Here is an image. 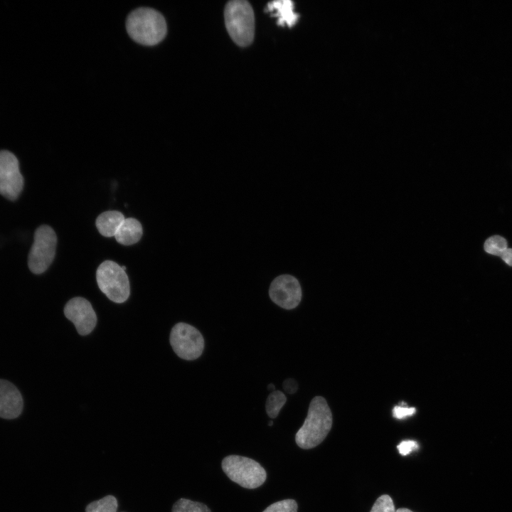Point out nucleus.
<instances>
[{
    "label": "nucleus",
    "mask_w": 512,
    "mask_h": 512,
    "mask_svg": "<svg viewBox=\"0 0 512 512\" xmlns=\"http://www.w3.org/2000/svg\"><path fill=\"white\" fill-rule=\"evenodd\" d=\"M170 344L176 355L184 360L198 358L204 348V339L193 326L180 322L171 329Z\"/></svg>",
    "instance_id": "0eeeda50"
},
{
    "label": "nucleus",
    "mask_w": 512,
    "mask_h": 512,
    "mask_svg": "<svg viewBox=\"0 0 512 512\" xmlns=\"http://www.w3.org/2000/svg\"><path fill=\"white\" fill-rule=\"evenodd\" d=\"M282 387L286 393L293 394L297 392L298 385L293 378H287L283 382Z\"/></svg>",
    "instance_id": "5701e85b"
},
{
    "label": "nucleus",
    "mask_w": 512,
    "mask_h": 512,
    "mask_svg": "<svg viewBox=\"0 0 512 512\" xmlns=\"http://www.w3.org/2000/svg\"><path fill=\"white\" fill-rule=\"evenodd\" d=\"M484 250L498 256L509 266H512V248H508L506 240L500 235H493L484 242Z\"/></svg>",
    "instance_id": "2eb2a0df"
},
{
    "label": "nucleus",
    "mask_w": 512,
    "mask_h": 512,
    "mask_svg": "<svg viewBox=\"0 0 512 512\" xmlns=\"http://www.w3.org/2000/svg\"><path fill=\"white\" fill-rule=\"evenodd\" d=\"M297 503L293 499H284L275 502L266 508L262 512H297Z\"/></svg>",
    "instance_id": "6ab92c4d"
},
{
    "label": "nucleus",
    "mask_w": 512,
    "mask_h": 512,
    "mask_svg": "<svg viewBox=\"0 0 512 512\" xmlns=\"http://www.w3.org/2000/svg\"><path fill=\"white\" fill-rule=\"evenodd\" d=\"M415 412L416 409L415 407H408L405 405L404 406L403 405H397L394 407L393 410V417L400 420L412 416Z\"/></svg>",
    "instance_id": "412c9836"
},
{
    "label": "nucleus",
    "mask_w": 512,
    "mask_h": 512,
    "mask_svg": "<svg viewBox=\"0 0 512 512\" xmlns=\"http://www.w3.org/2000/svg\"><path fill=\"white\" fill-rule=\"evenodd\" d=\"M294 7L291 1H274L267 4V11L276 16L278 25L292 27L299 18V16L294 12Z\"/></svg>",
    "instance_id": "f8f14e48"
},
{
    "label": "nucleus",
    "mask_w": 512,
    "mask_h": 512,
    "mask_svg": "<svg viewBox=\"0 0 512 512\" xmlns=\"http://www.w3.org/2000/svg\"><path fill=\"white\" fill-rule=\"evenodd\" d=\"M64 314L80 335L89 334L97 324V316L91 304L82 297L69 300L65 306Z\"/></svg>",
    "instance_id": "9d476101"
},
{
    "label": "nucleus",
    "mask_w": 512,
    "mask_h": 512,
    "mask_svg": "<svg viewBox=\"0 0 512 512\" xmlns=\"http://www.w3.org/2000/svg\"><path fill=\"white\" fill-rule=\"evenodd\" d=\"M57 245L55 231L48 225L38 227L28 257V266L34 274L44 272L52 263Z\"/></svg>",
    "instance_id": "423d86ee"
},
{
    "label": "nucleus",
    "mask_w": 512,
    "mask_h": 512,
    "mask_svg": "<svg viewBox=\"0 0 512 512\" xmlns=\"http://www.w3.org/2000/svg\"><path fill=\"white\" fill-rule=\"evenodd\" d=\"M23 187V178L16 156L7 151H0V194L14 201Z\"/></svg>",
    "instance_id": "6e6552de"
},
{
    "label": "nucleus",
    "mask_w": 512,
    "mask_h": 512,
    "mask_svg": "<svg viewBox=\"0 0 512 512\" xmlns=\"http://www.w3.org/2000/svg\"><path fill=\"white\" fill-rule=\"evenodd\" d=\"M23 407V398L11 382L0 379V417L14 419L20 415Z\"/></svg>",
    "instance_id": "9b49d317"
},
{
    "label": "nucleus",
    "mask_w": 512,
    "mask_h": 512,
    "mask_svg": "<svg viewBox=\"0 0 512 512\" xmlns=\"http://www.w3.org/2000/svg\"><path fill=\"white\" fill-rule=\"evenodd\" d=\"M332 426V415L326 400L314 397L309 407L304 424L295 435L297 444L305 449L319 445L326 438Z\"/></svg>",
    "instance_id": "f257e3e1"
},
{
    "label": "nucleus",
    "mask_w": 512,
    "mask_h": 512,
    "mask_svg": "<svg viewBox=\"0 0 512 512\" xmlns=\"http://www.w3.org/2000/svg\"><path fill=\"white\" fill-rule=\"evenodd\" d=\"M100 289L115 303L125 302L130 294L127 274L121 266L111 260L102 262L96 272Z\"/></svg>",
    "instance_id": "39448f33"
},
{
    "label": "nucleus",
    "mask_w": 512,
    "mask_h": 512,
    "mask_svg": "<svg viewBox=\"0 0 512 512\" xmlns=\"http://www.w3.org/2000/svg\"><path fill=\"white\" fill-rule=\"evenodd\" d=\"M143 233L141 223L135 218H125L114 238L116 240L124 245H130L137 243L142 238Z\"/></svg>",
    "instance_id": "ddd939ff"
},
{
    "label": "nucleus",
    "mask_w": 512,
    "mask_h": 512,
    "mask_svg": "<svg viewBox=\"0 0 512 512\" xmlns=\"http://www.w3.org/2000/svg\"><path fill=\"white\" fill-rule=\"evenodd\" d=\"M228 477L246 489H255L266 480L265 469L256 461L239 455L225 457L221 463Z\"/></svg>",
    "instance_id": "20e7f679"
},
{
    "label": "nucleus",
    "mask_w": 512,
    "mask_h": 512,
    "mask_svg": "<svg viewBox=\"0 0 512 512\" xmlns=\"http://www.w3.org/2000/svg\"><path fill=\"white\" fill-rule=\"evenodd\" d=\"M126 28L132 40L144 46L158 44L164 38L167 31L164 16L147 7L132 11L127 18Z\"/></svg>",
    "instance_id": "f03ea898"
},
{
    "label": "nucleus",
    "mask_w": 512,
    "mask_h": 512,
    "mask_svg": "<svg viewBox=\"0 0 512 512\" xmlns=\"http://www.w3.org/2000/svg\"><path fill=\"white\" fill-rule=\"evenodd\" d=\"M268 425H269L270 426L272 425H273V422H272V421H270Z\"/></svg>",
    "instance_id": "a878e982"
},
{
    "label": "nucleus",
    "mask_w": 512,
    "mask_h": 512,
    "mask_svg": "<svg viewBox=\"0 0 512 512\" xmlns=\"http://www.w3.org/2000/svg\"><path fill=\"white\" fill-rule=\"evenodd\" d=\"M396 512H413L411 510L405 508H400L396 510Z\"/></svg>",
    "instance_id": "b1692460"
},
{
    "label": "nucleus",
    "mask_w": 512,
    "mask_h": 512,
    "mask_svg": "<svg viewBox=\"0 0 512 512\" xmlns=\"http://www.w3.org/2000/svg\"><path fill=\"white\" fill-rule=\"evenodd\" d=\"M225 24L230 38L238 46H250L255 36V15L245 0H232L224 9Z\"/></svg>",
    "instance_id": "7ed1b4c3"
},
{
    "label": "nucleus",
    "mask_w": 512,
    "mask_h": 512,
    "mask_svg": "<svg viewBox=\"0 0 512 512\" xmlns=\"http://www.w3.org/2000/svg\"><path fill=\"white\" fill-rule=\"evenodd\" d=\"M269 296L279 306L284 309H293L301 302L302 287L295 277L287 274H281L271 282Z\"/></svg>",
    "instance_id": "1a4fd4ad"
},
{
    "label": "nucleus",
    "mask_w": 512,
    "mask_h": 512,
    "mask_svg": "<svg viewBox=\"0 0 512 512\" xmlns=\"http://www.w3.org/2000/svg\"><path fill=\"white\" fill-rule=\"evenodd\" d=\"M118 507L117 498L112 495L90 503L85 508V512H117Z\"/></svg>",
    "instance_id": "f3484780"
},
{
    "label": "nucleus",
    "mask_w": 512,
    "mask_h": 512,
    "mask_svg": "<svg viewBox=\"0 0 512 512\" xmlns=\"http://www.w3.org/2000/svg\"><path fill=\"white\" fill-rule=\"evenodd\" d=\"M267 389H268L269 390L272 391H272H274V385L272 383H270V384L267 385Z\"/></svg>",
    "instance_id": "393cba45"
},
{
    "label": "nucleus",
    "mask_w": 512,
    "mask_h": 512,
    "mask_svg": "<svg viewBox=\"0 0 512 512\" xmlns=\"http://www.w3.org/2000/svg\"><path fill=\"white\" fill-rule=\"evenodd\" d=\"M287 398L284 394L279 390L272 391L267 397L265 408L267 415L270 418H275L281 408L284 405Z\"/></svg>",
    "instance_id": "dca6fc26"
},
{
    "label": "nucleus",
    "mask_w": 512,
    "mask_h": 512,
    "mask_svg": "<svg viewBox=\"0 0 512 512\" xmlns=\"http://www.w3.org/2000/svg\"><path fill=\"white\" fill-rule=\"evenodd\" d=\"M124 219L125 218L121 212L107 210L97 218L95 224L102 235L112 237L114 236Z\"/></svg>",
    "instance_id": "4468645a"
},
{
    "label": "nucleus",
    "mask_w": 512,
    "mask_h": 512,
    "mask_svg": "<svg viewBox=\"0 0 512 512\" xmlns=\"http://www.w3.org/2000/svg\"><path fill=\"white\" fill-rule=\"evenodd\" d=\"M171 512H211L203 503L187 498H180L172 506Z\"/></svg>",
    "instance_id": "a211bd4d"
},
{
    "label": "nucleus",
    "mask_w": 512,
    "mask_h": 512,
    "mask_svg": "<svg viewBox=\"0 0 512 512\" xmlns=\"http://www.w3.org/2000/svg\"><path fill=\"white\" fill-rule=\"evenodd\" d=\"M398 449L401 455L405 456L412 451L418 449V444L414 440H405L398 445Z\"/></svg>",
    "instance_id": "4be33fe9"
},
{
    "label": "nucleus",
    "mask_w": 512,
    "mask_h": 512,
    "mask_svg": "<svg viewBox=\"0 0 512 512\" xmlns=\"http://www.w3.org/2000/svg\"><path fill=\"white\" fill-rule=\"evenodd\" d=\"M370 512H396V510L391 497L384 494L375 501Z\"/></svg>",
    "instance_id": "aec40b11"
}]
</instances>
